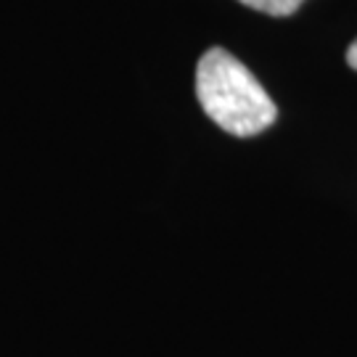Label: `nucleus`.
<instances>
[{
  "mask_svg": "<svg viewBox=\"0 0 357 357\" xmlns=\"http://www.w3.org/2000/svg\"><path fill=\"white\" fill-rule=\"evenodd\" d=\"M196 96L217 128L238 138L268 130L278 116L268 90L225 48H209L202 56L196 66Z\"/></svg>",
  "mask_w": 357,
  "mask_h": 357,
  "instance_id": "1",
  "label": "nucleus"
},
{
  "mask_svg": "<svg viewBox=\"0 0 357 357\" xmlns=\"http://www.w3.org/2000/svg\"><path fill=\"white\" fill-rule=\"evenodd\" d=\"M243 6L255 8V11L270 13V16H289L294 13L305 0H241Z\"/></svg>",
  "mask_w": 357,
  "mask_h": 357,
  "instance_id": "2",
  "label": "nucleus"
},
{
  "mask_svg": "<svg viewBox=\"0 0 357 357\" xmlns=\"http://www.w3.org/2000/svg\"><path fill=\"white\" fill-rule=\"evenodd\" d=\"M347 64L352 66V69H357V40L347 48Z\"/></svg>",
  "mask_w": 357,
  "mask_h": 357,
  "instance_id": "3",
  "label": "nucleus"
}]
</instances>
